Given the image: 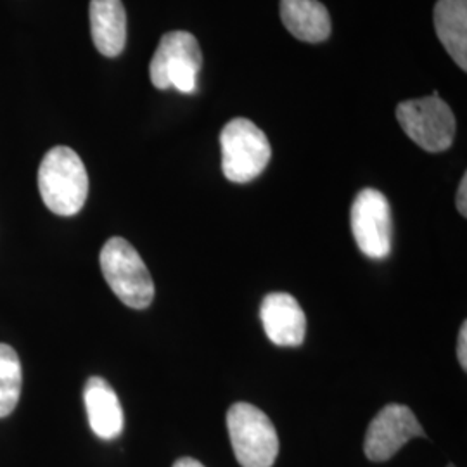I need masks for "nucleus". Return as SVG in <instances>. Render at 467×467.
<instances>
[{
  "label": "nucleus",
  "mask_w": 467,
  "mask_h": 467,
  "mask_svg": "<svg viewBox=\"0 0 467 467\" xmlns=\"http://www.w3.org/2000/svg\"><path fill=\"white\" fill-rule=\"evenodd\" d=\"M38 191L52 213L77 215L88 196V175L80 156L67 146L52 148L38 168Z\"/></svg>",
  "instance_id": "f257e3e1"
},
{
  "label": "nucleus",
  "mask_w": 467,
  "mask_h": 467,
  "mask_svg": "<svg viewBox=\"0 0 467 467\" xmlns=\"http://www.w3.org/2000/svg\"><path fill=\"white\" fill-rule=\"evenodd\" d=\"M100 270L121 303L135 310L148 308L154 300V283L144 260L123 237H111L99 254Z\"/></svg>",
  "instance_id": "f03ea898"
},
{
  "label": "nucleus",
  "mask_w": 467,
  "mask_h": 467,
  "mask_svg": "<svg viewBox=\"0 0 467 467\" xmlns=\"http://www.w3.org/2000/svg\"><path fill=\"white\" fill-rule=\"evenodd\" d=\"M227 428L241 466H274L279 453V438L265 412L246 401H237L227 412Z\"/></svg>",
  "instance_id": "7ed1b4c3"
},
{
  "label": "nucleus",
  "mask_w": 467,
  "mask_h": 467,
  "mask_svg": "<svg viewBox=\"0 0 467 467\" xmlns=\"http://www.w3.org/2000/svg\"><path fill=\"white\" fill-rule=\"evenodd\" d=\"M222 171L235 184H248L267 168L272 148L267 135L246 118L231 119L222 134Z\"/></svg>",
  "instance_id": "20e7f679"
},
{
  "label": "nucleus",
  "mask_w": 467,
  "mask_h": 467,
  "mask_svg": "<svg viewBox=\"0 0 467 467\" xmlns=\"http://www.w3.org/2000/svg\"><path fill=\"white\" fill-rule=\"evenodd\" d=\"M202 56L196 36L189 32H170L161 36V42L150 61V82L160 88H175L182 94L198 90Z\"/></svg>",
  "instance_id": "39448f33"
},
{
  "label": "nucleus",
  "mask_w": 467,
  "mask_h": 467,
  "mask_svg": "<svg viewBox=\"0 0 467 467\" xmlns=\"http://www.w3.org/2000/svg\"><path fill=\"white\" fill-rule=\"evenodd\" d=\"M401 130L428 152L449 150L455 137V117L438 92L422 99L403 100L397 108Z\"/></svg>",
  "instance_id": "423d86ee"
},
{
  "label": "nucleus",
  "mask_w": 467,
  "mask_h": 467,
  "mask_svg": "<svg viewBox=\"0 0 467 467\" xmlns=\"http://www.w3.org/2000/svg\"><path fill=\"white\" fill-rule=\"evenodd\" d=\"M351 233L360 251L374 260L391 253V206L381 191L364 189L351 204Z\"/></svg>",
  "instance_id": "0eeeda50"
},
{
  "label": "nucleus",
  "mask_w": 467,
  "mask_h": 467,
  "mask_svg": "<svg viewBox=\"0 0 467 467\" xmlns=\"http://www.w3.org/2000/svg\"><path fill=\"white\" fill-rule=\"evenodd\" d=\"M419 436L426 438V433L414 412L400 403H389L372 419L364 451L368 461L384 462L400 451L409 440Z\"/></svg>",
  "instance_id": "6e6552de"
},
{
  "label": "nucleus",
  "mask_w": 467,
  "mask_h": 467,
  "mask_svg": "<svg viewBox=\"0 0 467 467\" xmlns=\"http://www.w3.org/2000/svg\"><path fill=\"white\" fill-rule=\"evenodd\" d=\"M268 339L277 347H300L306 334V317L300 303L287 293H270L260 308Z\"/></svg>",
  "instance_id": "1a4fd4ad"
},
{
  "label": "nucleus",
  "mask_w": 467,
  "mask_h": 467,
  "mask_svg": "<svg viewBox=\"0 0 467 467\" xmlns=\"http://www.w3.org/2000/svg\"><path fill=\"white\" fill-rule=\"evenodd\" d=\"M84 401L88 424L96 436L100 440H115L121 434L125 418L111 384L99 376L90 378L85 384Z\"/></svg>",
  "instance_id": "9d476101"
},
{
  "label": "nucleus",
  "mask_w": 467,
  "mask_h": 467,
  "mask_svg": "<svg viewBox=\"0 0 467 467\" xmlns=\"http://www.w3.org/2000/svg\"><path fill=\"white\" fill-rule=\"evenodd\" d=\"M90 32L106 57L119 56L127 44V13L121 0H90Z\"/></svg>",
  "instance_id": "9b49d317"
},
{
  "label": "nucleus",
  "mask_w": 467,
  "mask_h": 467,
  "mask_svg": "<svg viewBox=\"0 0 467 467\" xmlns=\"http://www.w3.org/2000/svg\"><path fill=\"white\" fill-rule=\"evenodd\" d=\"M281 19L301 42L318 44L331 35V16L318 0H281Z\"/></svg>",
  "instance_id": "f8f14e48"
},
{
  "label": "nucleus",
  "mask_w": 467,
  "mask_h": 467,
  "mask_svg": "<svg viewBox=\"0 0 467 467\" xmlns=\"http://www.w3.org/2000/svg\"><path fill=\"white\" fill-rule=\"evenodd\" d=\"M434 30L455 65L467 71V0H438Z\"/></svg>",
  "instance_id": "ddd939ff"
},
{
  "label": "nucleus",
  "mask_w": 467,
  "mask_h": 467,
  "mask_svg": "<svg viewBox=\"0 0 467 467\" xmlns=\"http://www.w3.org/2000/svg\"><path fill=\"white\" fill-rule=\"evenodd\" d=\"M23 368L16 350L0 343V419L7 418L21 397Z\"/></svg>",
  "instance_id": "4468645a"
},
{
  "label": "nucleus",
  "mask_w": 467,
  "mask_h": 467,
  "mask_svg": "<svg viewBox=\"0 0 467 467\" xmlns=\"http://www.w3.org/2000/svg\"><path fill=\"white\" fill-rule=\"evenodd\" d=\"M457 358L461 362V368H467V322L462 324L459 331V345H457Z\"/></svg>",
  "instance_id": "2eb2a0df"
},
{
  "label": "nucleus",
  "mask_w": 467,
  "mask_h": 467,
  "mask_svg": "<svg viewBox=\"0 0 467 467\" xmlns=\"http://www.w3.org/2000/svg\"><path fill=\"white\" fill-rule=\"evenodd\" d=\"M457 210L462 217H467V175L464 173L457 191Z\"/></svg>",
  "instance_id": "dca6fc26"
},
{
  "label": "nucleus",
  "mask_w": 467,
  "mask_h": 467,
  "mask_svg": "<svg viewBox=\"0 0 467 467\" xmlns=\"http://www.w3.org/2000/svg\"><path fill=\"white\" fill-rule=\"evenodd\" d=\"M173 467H204L201 464L200 461H196V459H191V457H182V459H179Z\"/></svg>",
  "instance_id": "f3484780"
},
{
  "label": "nucleus",
  "mask_w": 467,
  "mask_h": 467,
  "mask_svg": "<svg viewBox=\"0 0 467 467\" xmlns=\"http://www.w3.org/2000/svg\"><path fill=\"white\" fill-rule=\"evenodd\" d=\"M449 467H455V466H453V464H451V466H449Z\"/></svg>",
  "instance_id": "a211bd4d"
}]
</instances>
